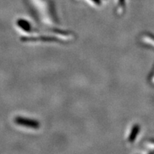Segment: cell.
Masks as SVG:
<instances>
[{
	"label": "cell",
	"mask_w": 154,
	"mask_h": 154,
	"mask_svg": "<svg viewBox=\"0 0 154 154\" xmlns=\"http://www.w3.org/2000/svg\"><path fill=\"white\" fill-rule=\"evenodd\" d=\"M17 122H18V124H24V123H26V124H29V126L33 127V128H34V127H35L36 125H37V124H36V123L34 122V121H25V119H21V120L17 121Z\"/></svg>",
	"instance_id": "cell-1"
},
{
	"label": "cell",
	"mask_w": 154,
	"mask_h": 154,
	"mask_svg": "<svg viewBox=\"0 0 154 154\" xmlns=\"http://www.w3.org/2000/svg\"><path fill=\"white\" fill-rule=\"evenodd\" d=\"M94 2H96V3H98L99 2V0H93Z\"/></svg>",
	"instance_id": "cell-2"
}]
</instances>
